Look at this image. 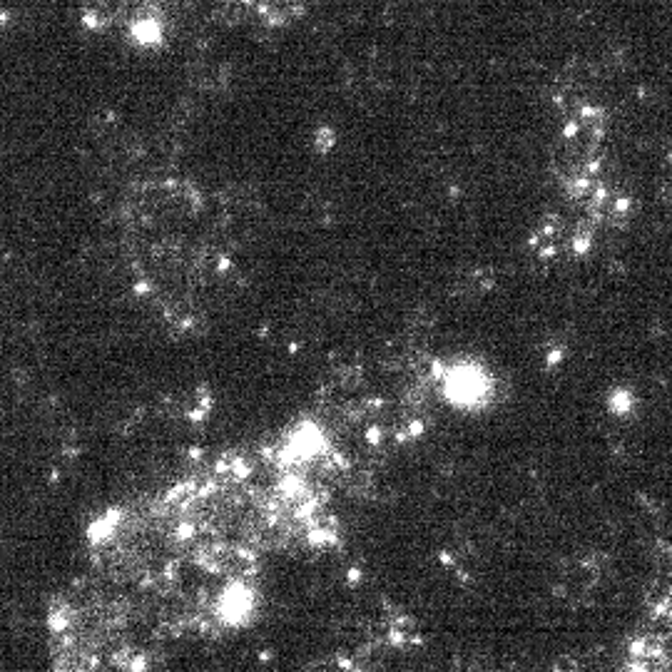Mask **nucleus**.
<instances>
[{
  "instance_id": "2",
  "label": "nucleus",
  "mask_w": 672,
  "mask_h": 672,
  "mask_svg": "<svg viewBox=\"0 0 672 672\" xmlns=\"http://www.w3.org/2000/svg\"><path fill=\"white\" fill-rule=\"evenodd\" d=\"M307 672H369L359 660L349 658V655H334V658L324 660V663L312 665Z\"/></svg>"
},
{
  "instance_id": "1",
  "label": "nucleus",
  "mask_w": 672,
  "mask_h": 672,
  "mask_svg": "<svg viewBox=\"0 0 672 672\" xmlns=\"http://www.w3.org/2000/svg\"><path fill=\"white\" fill-rule=\"evenodd\" d=\"M608 132L610 115L598 103H580L565 115L553 150V172L563 190L603 175Z\"/></svg>"
}]
</instances>
